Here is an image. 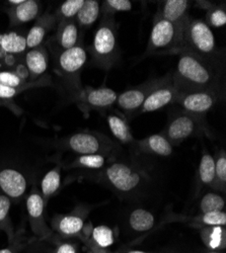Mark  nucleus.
Masks as SVG:
<instances>
[{"label": "nucleus", "instance_id": "6", "mask_svg": "<svg viewBox=\"0 0 226 253\" xmlns=\"http://www.w3.org/2000/svg\"><path fill=\"white\" fill-rule=\"evenodd\" d=\"M183 28H180L155 14L145 56L180 54Z\"/></svg>", "mask_w": 226, "mask_h": 253}, {"label": "nucleus", "instance_id": "11", "mask_svg": "<svg viewBox=\"0 0 226 253\" xmlns=\"http://www.w3.org/2000/svg\"><path fill=\"white\" fill-rule=\"evenodd\" d=\"M161 80L162 77L150 78L147 81L140 84V85L122 92L118 95L116 101L118 108L127 116V118H132L136 116L138 111L142 107V104L144 103V101L153 91V89L159 85Z\"/></svg>", "mask_w": 226, "mask_h": 253}, {"label": "nucleus", "instance_id": "34", "mask_svg": "<svg viewBox=\"0 0 226 253\" xmlns=\"http://www.w3.org/2000/svg\"><path fill=\"white\" fill-rule=\"evenodd\" d=\"M133 4L129 0H105L100 2V16L101 18L114 17L118 12L130 11Z\"/></svg>", "mask_w": 226, "mask_h": 253}, {"label": "nucleus", "instance_id": "5", "mask_svg": "<svg viewBox=\"0 0 226 253\" xmlns=\"http://www.w3.org/2000/svg\"><path fill=\"white\" fill-rule=\"evenodd\" d=\"M173 146L191 137L210 135L206 118L197 117L181 110L170 114L166 128L161 132Z\"/></svg>", "mask_w": 226, "mask_h": 253}, {"label": "nucleus", "instance_id": "25", "mask_svg": "<svg viewBox=\"0 0 226 253\" xmlns=\"http://www.w3.org/2000/svg\"><path fill=\"white\" fill-rule=\"evenodd\" d=\"M179 221L181 220L182 222L189 223L191 226L196 228H202L207 226H225L226 225V213L225 211L222 212H213L207 214H201L195 217H178L173 216L171 217L170 221Z\"/></svg>", "mask_w": 226, "mask_h": 253}, {"label": "nucleus", "instance_id": "39", "mask_svg": "<svg viewBox=\"0 0 226 253\" xmlns=\"http://www.w3.org/2000/svg\"><path fill=\"white\" fill-rule=\"evenodd\" d=\"M24 247L25 243L22 241V237L15 235L14 238L9 241L8 247L0 249V253H19Z\"/></svg>", "mask_w": 226, "mask_h": 253}, {"label": "nucleus", "instance_id": "31", "mask_svg": "<svg viewBox=\"0 0 226 253\" xmlns=\"http://www.w3.org/2000/svg\"><path fill=\"white\" fill-rule=\"evenodd\" d=\"M11 208V201L5 195H0V231H3L7 235L8 242L11 241L14 236V230L11 224L9 212Z\"/></svg>", "mask_w": 226, "mask_h": 253}, {"label": "nucleus", "instance_id": "20", "mask_svg": "<svg viewBox=\"0 0 226 253\" xmlns=\"http://www.w3.org/2000/svg\"><path fill=\"white\" fill-rule=\"evenodd\" d=\"M25 66L29 72V79L35 82L44 75L49 66V57L46 49L40 46L31 49L25 56Z\"/></svg>", "mask_w": 226, "mask_h": 253}, {"label": "nucleus", "instance_id": "26", "mask_svg": "<svg viewBox=\"0 0 226 253\" xmlns=\"http://www.w3.org/2000/svg\"><path fill=\"white\" fill-rule=\"evenodd\" d=\"M0 50L3 54L19 55L28 50L27 39L17 32H10L0 35Z\"/></svg>", "mask_w": 226, "mask_h": 253}, {"label": "nucleus", "instance_id": "27", "mask_svg": "<svg viewBox=\"0 0 226 253\" xmlns=\"http://www.w3.org/2000/svg\"><path fill=\"white\" fill-rule=\"evenodd\" d=\"M215 180V160L206 150L202 151L198 168V183L200 186L213 187Z\"/></svg>", "mask_w": 226, "mask_h": 253}, {"label": "nucleus", "instance_id": "2", "mask_svg": "<svg viewBox=\"0 0 226 253\" xmlns=\"http://www.w3.org/2000/svg\"><path fill=\"white\" fill-rule=\"evenodd\" d=\"M99 180L122 197L139 194L149 183L150 178L143 168L135 163L123 160H110L100 170Z\"/></svg>", "mask_w": 226, "mask_h": 253}, {"label": "nucleus", "instance_id": "29", "mask_svg": "<svg viewBox=\"0 0 226 253\" xmlns=\"http://www.w3.org/2000/svg\"><path fill=\"white\" fill-rule=\"evenodd\" d=\"M100 16V2L96 0H85V3L75 16L79 28L91 27Z\"/></svg>", "mask_w": 226, "mask_h": 253}, {"label": "nucleus", "instance_id": "9", "mask_svg": "<svg viewBox=\"0 0 226 253\" xmlns=\"http://www.w3.org/2000/svg\"><path fill=\"white\" fill-rule=\"evenodd\" d=\"M225 99V90H193L180 92L175 104L191 115L206 118L215 105Z\"/></svg>", "mask_w": 226, "mask_h": 253}, {"label": "nucleus", "instance_id": "41", "mask_svg": "<svg viewBox=\"0 0 226 253\" xmlns=\"http://www.w3.org/2000/svg\"><path fill=\"white\" fill-rule=\"evenodd\" d=\"M127 253H150V252H146V251H142V250H130Z\"/></svg>", "mask_w": 226, "mask_h": 253}, {"label": "nucleus", "instance_id": "38", "mask_svg": "<svg viewBox=\"0 0 226 253\" xmlns=\"http://www.w3.org/2000/svg\"><path fill=\"white\" fill-rule=\"evenodd\" d=\"M25 90H27V88H15L0 84V100L9 101Z\"/></svg>", "mask_w": 226, "mask_h": 253}, {"label": "nucleus", "instance_id": "24", "mask_svg": "<svg viewBox=\"0 0 226 253\" xmlns=\"http://www.w3.org/2000/svg\"><path fill=\"white\" fill-rule=\"evenodd\" d=\"M200 236L207 248L220 251L226 246L225 226H207L200 228Z\"/></svg>", "mask_w": 226, "mask_h": 253}, {"label": "nucleus", "instance_id": "37", "mask_svg": "<svg viewBox=\"0 0 226 253\" xmlns=\"http://www.w3.org/2000/svg\"><path fill=\"white\" fill-rule=\"evenodd\" d=\"M205 23L208 25V27L212 28H222L226 25V9L225 5H213L211 4L210 7L207 9L206 19Z\"/></svg>", "mask_w": 226, "mask_h": 253}, {"label": "nucleus", "instance_id": "40", "mask_svg": "<svg viewBox=\"0 0 226 253\" xmlns=\"http://www.w3.org/2000/svg\"><path fill=\"white\" fill-rule=\"evenodd\" d=\"M54 253H78V249L74 243L62 242L57 245Z\"/></svg>", "mask_w": 226, "mask_h": 253}, {"label": "nucleus", "instance_id": "21", "mask_svg": "<svg viewBox=\"0 0 226 253\" xmlns=\"http://www.w3.org/2000/svg\"><path fill=\"white\" fill-rule=\"evenodd\" d=\"M55 41L61 51L71 49L80 43L79 27L75 19L62 20L58 23Z\"/></svg>", "mask_w": 226, "mask_h": 253}, {"label": "nucleus", "instance_id": "22", "mask_svg": "<svg viewBox=\"0 0 226 253\" xmlns=\"http://www.w3.org/2000/svg\"><path fill=\"white\" fill-rule=\"evenodd\" d=\"M128 224L130 229L136 233H147L155 227L156 219L150 211L137 208L129 213Z\"/></svg>", "mask_w": 226, "mask_h": 253}, {"label": "nucleus", "instance_id": "35", "mask_svg": "<svg viewBox=\"0 0 226 253\" xmlns=\"http://www.w3.org/2000/svg\"><path fill=\"white\" fill-rule=\"evenodd\" d=\"M225 208L224 197L217 193H207L204 195L200 201V211L202 214L222 212Z\"/></svg>", "mask_w": 226, "mask_h": 253}, {"label": "nucleus", "instance_id": "23", "mask_svg": "<svg viewBox=\"0 0 226 253\" xmlns=\"http://www.w3.org/2000/svg\"><path fill=\"white\" fill-rule=\"evenodd\" d=\"M107 121L113 136L119 143L133 146L136 140L133 137L129 124L125 118L119 116L118 114H110L108 115Z\"/></svg>", "mask_w": 226, "mask_h": 253}, {"label": "nucleus", "instance_id": "8", "mask_svg": "<svg viewBox=\"0 0 226 253\" xmlns=\"http://www.w3.org/2000/svg\"><path fill=\"white\" fill-rule=\"evenodd\" d=\"M87 60L88 53L81 42L71 49L60 51L56 59L57 72L66 82L74 95L82 88L80 73L86 65Z\"/></svg>", "mask_w": 226, "mask_h": 253}, {"label": "nucleus", "instance_id": "33", "mask_svg": "<svg viewBox=\"0 0 226 253\" xmlns=\"http://www.w3.org/2000/svg\"><path fill=\"white\" fill-rule=\"evenodd\" d=\"M215 160V180L212 189L218 193H225L226 189V153L221 150L214 157Z\"/></svg>", "mask_w": 226, "mask_h": 253}, {"label": "nucleus", "instance_id": "10", "mask_svg": "<svg viewBox=\"0 0 226 253\" xmlns=\"http://www.w3.org/2000/svg\"><path fill=\"white\" fill-rule=\"evenodd\" d=\"M74 96L79 109L88 115L91 111L102 112L111 109L117 101L118 93L108 87L87 86L81 88Z\"/></svg>", "mask_w": 226, "mask_h": 253}, {"label": "nucleus", "instance_id": "43", "mask_svg": "<svg viewBox=\"0 0 226 253\" xmlns=\"http://www.w3.org/2000/svg\"><path fill=\"white\" fill-rule=\"evenodd\" d=\"M6 102L7 101H5V100H0V105H5Z\"/></svg>", "mask_w": 226, "mask_h": 253}, {"label": "nucleus", "instance_id": "14", "mask_svg": "<svg viewBox=\"0 0 226 253\" xmlns=\"http://www.w3.org/2000/svg\"><path fill=\"white\" fill-rule=\"evenodd\" d=\"M88 215L86 210H75L69 215L56 216L52 221V227L59 235L66 238L80 236L85 230V221Z\"/></svg>", "mask_w": 226, "mask_h": 253}, {"label": "nucleus", "instance_id": "28", "mask_svg": "<svg viewBox=\"0 0 226 253\" xmlns=\"http://www.w3.org/2000/svg\"><path fill=\"white\" fill-rule=\"evenodd\" d=\"M113 155L89 154L78 155L70 164L69 168H82L88 170H101L108 165Z\"/></svg>", "mask_w": 226, "mask_h": 253}, {"label": "nucleus", "instance_id": "13", "mask_svg": "<svg viewBox=\"0 0 226 253\" xmlns=\"http://www.w3.org/2000/svg\"><path fill=\"white\" fill-rule=\"evenodd\" d=\"M46 204L40 192L35 187L27 198V211L32 232L36 238L45 240L51 237L52 230L45 220Z\"/></svg>", "mask_w": 226, "mask_h": 253}, {"label": "nucleus", "instance_id": "3", "mask_svg": "<svg viewBox=\"0 0 226 253\" xmlns=\"http://www.w3.org/2000/svg\"><path fill=\"white\" fill-rule=\"evenodd\" d=\"M181 53H190L206 59H224L225 51L216 46L212 30L204 19L189 17L184 25Z\"/></svg>", "mask_w": 226, "mask_h": 253}, {"label": "nucleus", "instance_id": "1", "mask_svg": "<svg viewBox=\"0 0 226 253\" xmlns=\"http://www.w3.org/2000/svg\"><path fill=\"white\" fill-rule=\"evenodd\" d=\"M179 55L177 68L172 72V77L180 92L225 90L226 58L206 59L190 53Z\"/></svg>", "mask_w": 226, "mask_h": 253}, {"label": "nucleus", "instance_id": "12", "mask_svg": "<svg viewBox=\"0 0 226 253\" xmlns=\"http://www.w3.org/2000/svg\"><path fill=\"white\" fill-rule=\"evenodd\" d=\"M179 95L180 91L175 85L172 73L167 74L166 76L162 77L159 85L156 86L153 91L148 95L136 116L156 112L164 107H167V105L175 104Z\"/></svg>", "mask_w": 226, "mask_h": 253}, {"label": "nucleus", "instance_id": "7", "mask_svg": "<svg viewBox=\"0 0 226 253\" xmlns=\"http://www.w3.org/2000/svg\"><path fill=\"white\" fill-rule=\"evenodd\" d=\"M61 145L65 150L78 155H113L118 148L117 142L104 134L92 131H84L72 134L61 142Z\"/></svg>", "mask_w": 226, "mask_h": 253}, {"label": "nucleus", "instance_id": "32", "mask_svg": "<svg viewBox=\"0 0 226 253\" xmlns=\"http://www.w3.org/2000/svg\"><path fill=\"white\" fill-rule=\"evenodd\" d=\"M89 238L94 245L105 249L111 247L115 243L114 231L105 225L92 228L91 235H90Z\"/></svg>", "mask_w": 226, "mask_h": 253}, {"label": "nucleus", "instance_id": "30", "mask_svg": "<svg viewBox=\"0 0 226 253\" xmlns=\"http://www.w3.org/2000/svg\"><path fill=\"white\" fill-rule=\"evenodd\" d=\"M61 184V166L57 165L48 171L41 181V196L47 206L48 201L58 192Z\"/></svg>", "mask_w": 226, "mask_h": 253}, {"label": "nucleus", "instance_id": "15", "mask_svg": "<svg viewBox=\"0 0 226 253\" xmlns=\"http://www.w3.org/2000/svg\"><path fill=\"white\" fill-rule=\"evenodd\" d=\"M0 188L10 200H20L28 189V180L14 168H3L0 170Z\"/></svg>", "mask_w": 226, "mask_h": 253}, {"label": "nucleus", "instance_id": "19", "mask_svg": "<svg viewBox=\"0 0 226 253\" xmlns=\"http://www.w3.org/2000/svg\"><path fill=\"white\" fill-rule=\"evenodd\" d=\"M42 5L37 0H24L22 3L10 6L6 11L11 27H16L32 22L39 17Z\"/></svg>", "mask_w": 226, "mask_h": 253}, {"label": "nucleus", "instance_id": "36", "mask_svg": "<svg viewBox=\"0 0 226 253\" xmlns=\"http://www.w3.org/2000/svg\"><path fill=\"white\" fill-rule=\"evenodd\" d=\"M84 3L85 0H67V1H64L54 13L58 23L62 22V20L74 19Z\"/></svg>", "mask_w": 226, "mask_h": 253}, {"label": "nucleus", "instance_id": "18", "mask_svg": "<svg viewBox=\"0 0 226 253\" xmlns=\"http://www.w3.org/2000/svg\"><path fill=\"white\" fill-rule=\"evenodd\" d=\"M57 24L58 20L54 13L46 12L43 15L39 16L26 37L28 50L42 46L46 36L53 28H55Z\"/></svg>", "mask_w": 226, "mask_h": 253}, {"label": "nucleus", "instance_id": "42", "mask_svg": "<svg viewBox=\"0 0 226 253\" xmlns=\"http://www.w3.org/2000/svg\"><path fill=\"white\" fill-rule=\"evenodd\" d=\"M207 253H222V252H220V251H216V250H210V251H208Z\"/></svg>", "mask_w": 226, "mask_h": 253}, {"label": "nucleus", "instance_id": "17", "mask_svg": "<svg viewBox=\"0 0 226 253\" xmlns=\"http://www.w3.org/2000/svg\"><path fill=\"white\" fill-rule=\"evenodd\" d=\"M190 5L191 2L187 0H166L161 2L156 14L180 28H183L190 17Z\"/></svg>", "mask_w": 226, "mask_h": 253}, {"label": "nucleus", "instance_id": "4", "mask_svg": "<svg viewBox=\"0 0 226 253\" xmlns=\"http://www.w3.org/2000/svg\"><path fill=\"white\" fill-rule=\"evenodd\" d=\"M90 55L93 64L105 70H110L118 62V29L114 17L101 18L93 37Z\"/></svg>", "mask_w": 226, "mask_h": 253}, {"label": "nucleus", "instance_id": "16", "mask_svg": "<svg viewBox=\"0 0 226 253\" xmlns=\"http://www.w3.org/2000/svg\"><path fill=\"white\" fill-rule=\"evenodd\" d=\"M132 147L137 153L151 154L161 157H169L174 152V146L162 133L148 136L139 141L136 140Z\"/></svg>", "mask_w": 226, "mask_h": 253}]
</instances>
